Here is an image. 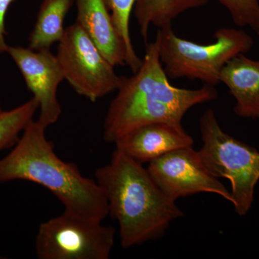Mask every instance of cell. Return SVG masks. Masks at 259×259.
I'll use <instances>...</instances> for the list:
<instances>
[{"mask_svg":"<svg viewBox=\"0 0 259 259\" xmlns=\"http://www.w3.org/2000/svg\"><path fill=\"white\" fill-rule=\"evenodd\" d=\"M159 38L146 44V54L137 71L122 82L112 100L103 127L104 140L114 144L131 131L148 124H182L192 107L218 98L214 87L199 89L173 86L160 59Z\"/></svg>","mask_w":259,"mask_h":259,"instance_id":"cell-1","label":"cell"},{"mask_svg":"<svg viewBox=\"0 0 259 259\" xmlns=\"http://www.w3.org/2000/svg\"><path fill=\"white\" fill-rule=\"evenodd\" d=\"M32 120L4 158H0V183L33 182L54 194L65 212L102 222L109 215L105 194L96 181L81 175L75 163L61 160L47 139L46 130Z\"/></svg>","mask_w":259,"mask_h":259,"instance_id":"cell-2","label":"cell"},{"mask_svg":"<svg viewBox=\"0 0 259 259\" xmlns=\"http://www.w3.org/2000/svg\"><path fill=\"white\" fill-rule=\"evenodd\" d=\"M95 181L119 226L121 245L128 248L164 236L184 213L160 190L147 168L116 149L110 163L95 171Z\"/></svg>","mask_w":259,"mask_h":259,"instance_id":"cell-3","label":"cell"},{"mask_svg":"<svg viewBox=\"0 0 259 259\" xmlns=\"http://www.w3.org/2000/svg\"><path fill=\"white\" fill-rule=\"evenodd\" d=\"M160 59L168 79H197L214 87L228 61L251 49L253 40L244 30L218 29L214 41L203 45L182 38L171 25L158 28Z\"/></svg>","mask_w":259,"mask_h":259,"instance_id":"cell-4","label":"cell"},{"mask_svg":"<svg viewBox=\"0 0 259 259\" xmlns=\"http://www.w3.org/2000/svg\"><path fill=\"white\" fill-rule=\"evenodd\" d=\"M199 129L203 143L199 156L213 176L230 181L232 204L238 215L245 216L259 181V151L225 132L212 109L201 116Z\"/></svg>","mask_w":259,"mask_h":259,"instance_id":"cell-5","label":"cell"},{"mask_svg":"<svg viewBox=\"0 0 259 259\" xmlns=\"http://www.w3.org/2000/svg\"><path fill=\"white\" fill-rule=\"evenodd\" d=\"M115 229L67 212L40 225L35 238L39 259H108Z\"/></svg>","mask_w":259,"mask_h":259,"instance_id":"cell-6","label":"cell"},{"mask_svg":"<svg viewBox=\"0 0 259 259\" xmlns=\"http://www.w3.org/2000/svg\"><path fill=\"white\" fill-rule=\"evenodd\" d=\"M56 56L64 80L81 96L95 102L117 91L122 76L86 32L75 23L65 29Z\"/></svg>","mask_w":259,"mask_h":259,"instance_id":"cell-7","label":"cell"},{"mask_svg":"<svg viewBox=\"0 0 259 259\" xmlns=\"http://www.w3.org/2000/svg\"><path fill=\"white\" fill-rule=\"evenodd\" d=\"M148 173L171 200L199 193L221 196L233 203L231 193L213 176L192 146L174 150L150 162Z\"/></svg>","mask_w":259,"mask_h":259,"instance_id":"cell-8","label":"cell"},{"mask_svg":"<svg viewBox=\"0 0 259 259\" xmlns=\"http://www.w3.org/2000/svg\"><path fill=\"white\" fill-rule=\"evenodd\" d=\"M6 54L14 61L29 91L38 102V121L48 127L60 117L61 107L58 89L64 77L56 56L49 49L10 46Z\"/></svg>","mask_w":259,"mask_h":259,"instance_id":"cell-9","label":"cell"},{"mask_svg":"<svg viewBox=\"0 0 259 259\" xmlns=\"http://www.w3.org/2000/svg\"><path fill=\"white\" fill-rule=\"evenodd\" d=\"M194 140L182 124L156 122L131 131L117 140L116 148L142 163L178 148L192 146Z\"/></svg>","mask_w":259,"mask_h":259,"instance_id":"cell-10","label":"cell"},{"mask_svg":"<svg viewBox=\"0 0 259 259\" xmlns=\"http://www.w3.org/2000/svg\"><path fill=\"white\" fill-rule=\"evenodd\" d=\"M76 23L114 66L126 65V48L112 20L107 0H74Z\"/></svg>","mask_w":259,"mask_h":259,"instance_id":"cell-11","label":"cell"},{"mask_svg":"<svg viewBox=\"0 0 259 259\" xmlns=\"http://www.w3.org/2000/svg\"><path fill=\"white\" fill-rule=\"evenodd\" d=\"M236 100L235 114L242 118L259 119V60L240 54L224 66L221 74Z\"/></svg>","mask_w":259,"mask_h":259,"instance_id":"cell-12","label":"cell"},{"mask_svg":"<svg viewBox=\"0 0 259 259\" xmlns=\"http://www.w3.org/2000/svg\"><path fill=\"white\" fill-rule=\"evenodd\" d=\"M209 0H137L134 13L141 36L147 44L152 25L158 28L171 25L172 21L187 10L201 8Z\"/></svg>","mask_w":259,"mask_h":259,"instance_id":"cell-13","label":"cell"},{"mask_svg":"<svg viewBox=\"0 0 259 259\" xmlns=\"http://www.w3.org/2000/svg\"><path fill=\"white\" fill-rule=\"evenodd\" d=\"M74 0H42L30 36L29 48L50 49L60 41L65 32L64 21Z\"/></svg>","mask_w":259,"mask_h":259,"instance_id":"cell-14","label":"cell"},{"mask_svg":"<svg viewBox=\"0 0 259 259\" xmlns=\"http://www.w3.org/2000/svg\"><path fill=\"white\" fill-rule=\"evenodd\" d=\"M38 108V102L32 97L20 106L0 112V151L15 146Z\"/></svg>","mask_w":259,"mask_h":259,"instance_id":"cell-15","label":"cell"},{"mask_svg":"<svg viewBox=\"0 0 259 259\" xmlns=\"http://www.w3.org/2000/svg\"><path fill=\"white\" fill-rule=\"evenodd\" d=\"M136 1L137 0H107L115 28L125 45L126 65L132 70L133 73L137 71L142 62V59H140L135 51L130 33V19Z\"/></svg>","mask_w":259,"mask_h":259,"instance_id":"cell-16","label":"cell"},{"mask_svg":"<svg viewBox=\"0 0 259 259\" xmlns=\"http://www.w3.org/2000/svg\"><path fill=\"white\" fill-rule=\"evenodd\" d=\"M238 26L259 30V0H218Z\"/></svg>","mask_w":259,"mask_h":259,"instance_id":"cell-17","label":"cell"},{"mask_svg":"<svg viewBox=\"0 0 259 259\" xmlns=\"http://www.w3.org/2000/svg\"><path fill=\"white\" fill-rule=\"evenodd\" d=\"M15 0H0V56L6 54L8 45L6 40L5 20L8 10Z\"/></svg>","mask_w":259,"mask_h":259,"instance_id":"cell-18","label":"cell"},{"mask_svg":"<svg viewBox=\"0 0 259 259\" xmlns=\"http://www.w3.org/2000/svg\"><path fill=\"white\" fill-rule=\"evenodd\" d=\"M2 111H3V110H2L1 104H0V112Z\"/></svg>","mask_w":259,"mask_h":259,"instance_id":"cell-19","label":"cell"},{"mask_svg":"<svg viewBox=\"0 0 259 259\" xmlns=\"http://www.w3.org/2000/svg\"><path fill=\"white\" fill-rule=\"evenodd\" d=\"M256 33H257V35H258V37H259V30H258V31L256 32Z\"/></svg>","mask_w":259,"mask_h":259,"instance_id":"cell-20","label":"cell"}]
</instances>
